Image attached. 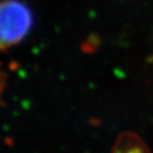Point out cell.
<instances>
[{
  "instance_id": "obj_1",
  "label": "cell",
  "mask_w": 153,
  "mask_h": 153,
  "mask_svg": "<svg viewBox=\"0 0 153 153\" xmlns=\"http://www.w3.org/2000/svg\"><path fill=\"white\" fill-rule=\"evenodd\" d=\"M33 23L30 8L20 0H3L0 7V41L2 48L22 41Z\"/></svg>"
}]
</instances>
